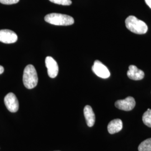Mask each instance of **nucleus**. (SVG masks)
I'll return each mask as SVG.
<instances>
[{"label": "nucleus", "mask_w": 151, "mask_h": 151, "mask_svg": "<svg viewBox=\"0 0 151 151\" xmlns=\"http://www.w3.org/2000/svg\"><path fill=\"white\" fill-rule=\"evenodd\" d=\"M45 21L50 24L59 26H68L74 24L72 17L57 13H52L47 15L44 17Z\"/></svg>", "instance_id": "1"}, {"label": "nucleus", "mask_w": 151, "mask_h": 151, "mask_svg": "<svg viewBox=\"0 0 151 151\" xmlns=\"http://www.w3.org/2000/svg\"><path fill=\"white\" fill-rule=\"evenodd\" d=\"M23 83L25 87L28 89H32L37 86L38 82V77L37 70L32 65L26 66L23 73Z\"/></svg>", "instance_id": "2"}, {"label": "nucleus", "mask_w": 151, "mask_h": 151, "mask_svg": "<svg viewBox=\"0 0 151 151\" xmlns=\"http://www.w3.org/2000/svg\"><path fill=\"white\" fill-rule=\"evenodd\" d=\"M125 22L127 29L137 34H144L148 30V27L146 23L134 16H128Z\"/></svg>", "instance_id": "3"}, {"label": "nucleus", "mask_w": 151, "mask_h": 151, "mask_svg": "<svg viewBox=\"0 0 151 151\" xmlns=\"http://www.w3.org/2000/svg\"><path fill=\"white\" fill-rule=\"evenodd\" d=\"M4 103L9 111L11 113H16L19 110V101L16 95L10 92L6 95L4 99Z\"/></svg>", "instance_id": "4"}, {"label": "nucleus", "mask_w": 151, "mask_h": 151, "mask_svg": "<svg viewBox=\"0 0 151 151\" xmlns=\"http://www.w3.org/2000/svg\"><path fill=\"white\" fill-rule=\"evenodd\" d=\"M92 70L96 75L102 78H108L110 76V73L108 68L98 60L94 62L92 67Z\"/></svg>", "instance_id": "5"}, {"label": "nucleus", "mask_w": 151, "mask_h": 151, "mask_svg": "<svg viewBox=\"0 0 151 151\" xmlns=\"http://www.w3.org/2000/svg\"><path fill=\"white\" fill-rule=\"evenodd\" d=\"M116 108L124 111H130L135 106L134 99L132 96L127 97L124 100H119L115 103Z\"/></svg>", "instance_id": "6"}, {"label": "nucleus", "mask_w": 151, "mask_h": 151, "mask_svg": "<svg viewBox=\"0 0 151 151\" xmlns=\"http://www.w3.org/2000/svg\"><path fill=\"white\" fill-rule=\"evenodd\" d=\"M17 39V35L14 32L9 29L0 30V42L6 44L14 43Z\"/></svg>", "instance_id": "7"}, {"label": "nucleus", "mask_w": 151, "mask_h": 151, "mask_svg": "<svg viewBox=\"0 0 151 151\" xmlns=\"http://www.w3.org/2000/svg\"><path fill=\"white\" fill-rule=\"evenodd\" d=\"M45 62L49 76L52 78L56 77L59 71V67L57 62L52 57L48 56L45 58Z\"/></svg>", "instance_id": "8"}, {"label": "nucleus", "mask_w": 151, "mask_h": 151, "mask_svg": "<svg viewBox=\"0 0 151 151\" xmlns=\"http://www.w3.org/2000/svg\"><path fill=\"white\" fill-rule=\"evenodd\" d=\"M127 76L131 80L138 81L144 78L145 73L134 65H130L129 67V70L127 72Z\"/></svg>", "instance_id": "9"}, {"label": "nucleus", "mask_w": 151, "mask_h": 151, "mask_svg": "<svg viewBox=\"0 0 151 151\" xmlns=\"http://www.w3.org/2000/svg\"><path fill=\"white\" fill-rule=\"evenodd\" d=\"M83 113L87 126L89 127H93L95 122V115L91 107L89 105H86L83 109Z\"/></svg>", "instance_id": "10"}, {"label": "nucleus", "mask_w": 151, "mask_h": 151, "mask_svg": "<svg viewBox=\"0 0 151 151\" xmlns=\"http://www.w3.org/2000/svg\"><path fill=\"white\" fill-rule=\"evenodd\" d=\"M123 128V122L119 119H114L108 125V130L111 134L118 133Z\"/></svg>", "instance_id": "11"}, {"label": "nucleus", "mask_w": 151, "mask_h": 151, "mask_svg": "<svg viewBox=\"0 0 151 151\" xmlns=\"http://www.w3.org/2000/svg\"><path fill=\"white\" fill-rule=\"evenodd\" d=\"M139 151H151V138L143 141L138 147Z\"/></svg>", "instance_id": "12"}, {"label": "nucleus", "mask_w": 151, "mask_h": 151, "mask_svg": "<svg viewBox=\"0 0 151 151\" xmlns=\"http://www.w3.org/2000/svg\"><path fill=\"white\" fill-rule=\"evenodd\" d=\"M143 123L147 127L151 128V109H148L142 116Z\"/></svg>", "instance_id": "13"}, {"label": "nucleus", "mask_w": 151, "mask_h": 151, "mask_svg": "<svg viewBox=\"0 0 151 151\" xmlns=\"http://www.w3.org/2000/svg\"><path fill=\"white\" fill-rule=\"evenodd\" d=\"M50 2L60 5L69 6L72 4L71 0H49Z\"/></svg>", "instance_id": "14"}, {"label": "nucleus", "mask_w": 151, "mask_h": 151, "mask_svg": "<svg viewBox=\"0 0 151 151\" xmlns=\"http://www.w3.org/2000/svg\"><path fill=\"white\" fill-rule=\"evenodd\" d=\"M20 0H0V3L4 5H12L19 2Z\"/></svg>", "instance_id": "15"}, {"label": "nucleus", "mask_w": 151, "mask_h": 151, "mask_svg": "<svg viewBox=\"0 0 151 151\" xmlns=\"http://www.w3.org/2000/svg\"><path fill=\"white\" fill-rule=\"evenodd\" d=\"M147 5L151 9V0H145Z\"/></svg>", "instance_id": "16"}, {"label": "nucleus", "mask_w": 151, "mask_h": 151, "mask_svg": "<svg viewBox=\"0 0 151 151\" xmlns=\"http://www.w3.org/2000/svg\"><path fill=\"white\" fill-rule=\"evenodd\" d=\"M4 72V68L0 65V75H1Z\"/></svg>", "instance_id": "17"}, {"label": "nucleus", "mask_w": 151, "mask_h": 151, "mask_svg": "<svg viewBox=\"0 0 151 151\" xmlns=\"http://www.w3.org/2000/svg\"></svg>", "instance_id": "18"}]
</instances>
